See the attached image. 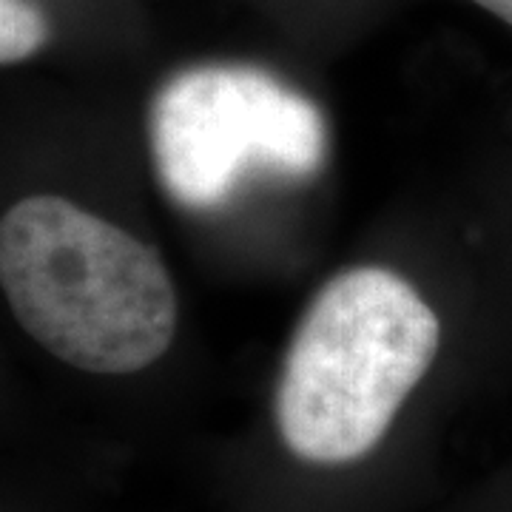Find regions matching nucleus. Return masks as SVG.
Returning <instances> with one entry per match:
<instances>
[{"instance_id":"4","label":"nucleus","mask_w":512,"mask_h":512,"mask_svg":"<svg viewBox=\"0 0 512 512\" xmlns=\"http://www.w3.org/2000/svg\"><path fill=\"white\" fill-rule=\"evenodd\" d=\"M49 23L29 0H0V63L12 66L46 43Z\"/></svg>"},{"instance_id":"3","label":"nucleus","mask_w":512,"mask_h":512,"mask_svg":"<svg viewBox=\"0 0 512 512\" xmlns=\"http://www.w3.org/2000/svg\"><path fill=\"white\" fill-rule=\"evenodd\" d=\"M151 157L168 197L214 208L248 174L311 177L328 157V126L305 94L248 63L171 74L148 109Z\"/></svg>"},{"instance_id":"2","label":"nucleus","mask_w":512,"mask_h":512,"mask_svg":"<svg viewBox=\"0 0 512 512\" xmlns=\"http://www.w3.org/2000/svg\"><path fill=\"white\" fill-rule=\"evenodd\" d=\"M441 325L413 285L353 268L313 296L276 390L285 444L316 464L370 453L439 353Z\"/></svg>"},{"instance_id":"5","label":"nucleus","mask_w":512,"mask_h":512,"mask_svg":"<svg viewBox=\"0 0 512 512\" xmlns=\"http://www.w3.org/2000/svg\"><path fill=\"white\" fill-rule=\"evenodd\" d=\"M481 9H487V12H493L495 18L507 20L512 26V0H476Z\"/></svg>"},{"instance_id":"1","label":"nucleus","mask_w":512,"mask_h":512,"mask_svg":"<svg viewBox=\"0 0 512 512\" xmlns=\"http://www.w3.org/2000/svg\"><path fill=\"white\" fill-rule=\"evenodd\" d=\"M0 282L20 328L86 373L154 365L177 330V293L160 254L52 194L6 211Z\"/></svg>"}]
</instances>
